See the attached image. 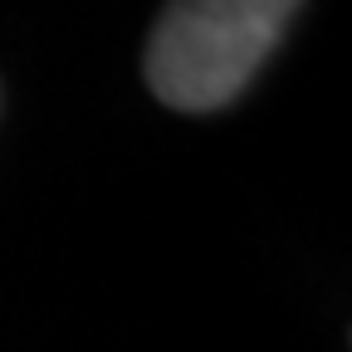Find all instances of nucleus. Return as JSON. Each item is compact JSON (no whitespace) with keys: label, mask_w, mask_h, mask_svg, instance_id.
<instances>
[{"label":"nucleus","mask_w":352,"mask_h":352,"mask_svg":"<svg viewBox=\"0 0 352 352\" xmlns=\"http://www.w3.org/2000/svg\"><path fill=\"white\" fill-rule=\"evenodd\" d=\"M298 6L289 0H182L157 15L147 83L176 113L230 108L279 50Z\"/></svg>","instance_id":"f257e3e1"}]
</instances>
